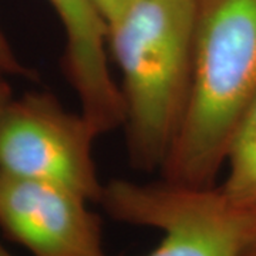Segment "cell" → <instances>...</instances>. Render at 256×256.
Returning a JSON list of instances; mask_svg holds the SVG:
<instances>
[{
    "mask_svg": "<svg viewBox=\"0 0 256 256\" xmlns=\"http://www.w3.org/2000/svg\"><path fill=\"white\" fill-rule=\"evenodd\" d=\"M242 256H256V235L254 236V239L248 244V246L245 248Z\"/></svg>",
    "mask_w": 256,
    "mask_h": 256,
    "instance_id": "cell-11",
    "label": "cell"
},
{
    "mask_svg": "<svg viewBox=\"0 0 256 256\" xmlns=\"http://www.w3.org/2000/svg\"><path fill=\"white\" fill-rule=\"evenodd\" d=\"M0 72L8 76L14 77H24V78H34V72L26 67L20 62L18 54L14 53L13 47L10 46L6 36L0 30Z\"/></svg>",
    "mask_w": 256,
    "mask_h": 256,
    "instance_id": "cell-8",
    "label": "cell"
},
{
    "mask_svg": "<svg viewBox=\"0 0 256 256\" xmlns=\"http://www.w3.org/2000/svg\"><path fill=\"white\" fill-rule=\"evenodd\" d=\"M64 30V73L98 134L124 124V101L108 63L107 23L92 0H48Z\"/></svg>",
    "mask_w": 256,
    "mask_h": 256,
    "instance_id": "cell-6",
    "label": "cell"
},
{
    "mask_svg": "<svg viewBox=\"0 0 256 256\" xmlns=\"http://www.w3.org/2000/svg\"><path fill=\"white\" fill-rule=\"evenodd\" d=\"M92 2L96 4V8L98 9L101 16L104 18L106 23H107L118 13L120 10L122 9V6L127 3L128 0H92Z\"/></svg>",
    "mask_w": 256,
    "mask_h": 256,
    "instance_id": "cell-9",
    "label": "cell"
},
{
    "mask_svg": "<svg viewBox=\"0 0 256 256\" xmlns=\"http://www.w3.org/2000/svg\"><path fill=\"white\" fill-rule=\"evenodd\" d=\"M0 256H13L9 252V249L2 244V240H0Z\"/></svg>",
    "mask_w": 256,
    "mask_h": 256,
    "instance_id": "cell-12",
    "label": "cell"
},
{
    "mask_svg": "<svg viewBox=\"0 0 256 256\" xmlns=\"http://www.w3.org/2000/svg\"><path fill=\"white\" fill-rule=\"evenodd\" d=\"M90 204L54 184L0 172V230L32 256H108Z\"/></svg>",
    "mask_w": 256,
    "mask_h": 256,
    "instance_id": "cell-5",
    "label": "cell"
},
{
    "mask_svg": "<svg viewBox=\"0 0 256 256\" xmlns=\"http://www.w3.org/2000/svg\"><path fill=\"white\" fill-rule=\"evenodd\" d=\"M100 205L112 220L161 232L146 256H242L256 235V208L232 202L216 185L111 180Z\"/></svg>",
    "mask_w": 256,
    "mask_h": 256,
    "instance_id": "cell-3",
    "label": "cell"
},
{
    "mask_svg": "<svg viewBox=\"0 0 256 256\" xmlns=\"http://www.w3.org/2000/svg\"><path fill=\"white\" fill-rule=\"evenodd\" d=\"M255 97L256 0H198L191 96L162 178L215 186L230 134Z\"/></svg>",
    "mask_w": 256,
    "mask_h": 256,
    "instance_id": "cell-2",
    "label": "cell"
},
{
    "mask_svg": "<svg viewBox=\"0 0 256 256\" xmlns=\"http://www.w3.org/2000/svg\"><path fill=\"white\" fill-rule=\"evenodd\" d=\"M100 137L82 111L66 110L50 92L13 97L0 114V172L67 188L100 204L94 160Z\"/></svg>",
    "mask_w": 256,
    "mask_h": 256,
    "instance_id": "cell-4",
    "label": "cell"
},
{
    "mask_svg": "<svg viewBox=\"0 0 256 256\" xmlns=\"http://www.w3.org/2000/svg\"><path fill=\"white\" fill-rule=\"evenodd\" d=\"M8 77H9L8 74L0 72V114H2V111L4 110V107L8 106V102L14 97Z\"/></svg>",
    "mask_w": 256,
    "mask_h": 256,
    "instance_id": "cell-10",
    "label": "cell"
},
{
    "mask_svg": "<svg viewBox=\"0 0 256 256\" xmlns=\"http://www.w3.org/2000/svg\"><path fill=\"white\" fill-rule=\"evenodd\" d=\"M198 0H128L107 22L130 164L162 168L191 96Z\"/></svg>",
    "mask_w": 256,
    "mask_h": 256,
    "instance_id": "cell-1",
    "label": "cell"
},
{
    "mask_svg": "<svg viewBox=\"0 0 256 256\" xmlns=\"http://www.w3.org/2000/svg\"><path fill=\"white\" fill-rule=\"evenodd\" d=\"M224 164L226 176L220 191L238 205L256 208V97L230 134Z\"/></svg>",
    "mask_w": 256,
    "mask_h": 256,
    "instance_id": "cell-7",
    "label": "cell"
}]
</instances>
